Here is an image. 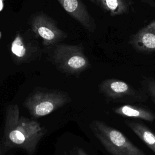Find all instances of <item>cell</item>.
<instances>
[{"instance_id":"cell-1","label":"cell","mask_w":155,"mask_h":155,"mask_svg":"<svg viewBox=\"0 0 155 155\" xmlns=\"http://www.w3.org/2000/svg\"><path fill=\"white\" fill-rule=\"evenodd\" d=\"M3 143L7 148H20L33 155L38 144L47 132L35 120L20 115L16 104L8 105L5 109Z\"/></svg>"},{"instance_id":"cell-2","label":"cell","mask_w":155,"mask_h":155,"mask_svg":"<svg viewBox=\"0 0 155 155\" xmlns=\"http://www.w3.org/2000/svg\"><path fill=\"white\" fill-rule=\"evenodd\" d=\"M71 101L68 94L62 90L39 88L26 97L24 106L34 118L47 116Z\"/></svg>"},{"instance_id":"cell-3","label":"cell","mask_w":155,"mask_h":155,"mask_svg":"<svg viewBox=\"0 0 155 155\" xmlns=\"http://www.w3.org/2000/svg\"><path fill=\"white\" fill-rule=\"evenodd\" d=\"M50 60L63 73L78 75L90 67L89 59L81 44H58L53 46Z\"/></svg>"},{"instance_id":"cell-4","label":"cell","mask_w":155,"mask_h":155,"mask_svg":"<svg viewBox=\"0 0 155 155\" xmlns=\"http://www.w3.org/2000/svg\"><path fill=\"white\" fill-rule=\"evenodd\" d=\"M90 128L103 147L112 155H146L120 131L101 120H93Z\"/></svg>"},{"instance_id":"cell-5","label":"cell","mask_w":155,"mask_h":155,"mask_svg":"<svg viewBox=\"0 0 155 155\" xmlns=\"http://www.w3.org/2000/svg\"><path fill=\"white\" fill-rule=\"evenodd\" d=\"M29 24L34 36L41 40L44 47H53L68 36L67 33L58 27L57 22L51 17L43 12L32 15Z\"/></svg>"},{"instance_id":"cell-6","label":"cell","mask_w":155,"mask_h":155,"mask_svg":"<svg viewBox=\"0 0 155 155\" xmlns=\"http://www.w3.org/2000/svg\"><path fill=\"white\" fill-rule=\"evenodd\" d=\"M12 57L16 64L28 63L35 60L40 55V48L36 41L18 32L10 47Z\"/></svg>"},{"instance_id":"cell-7","label":"cell","mask_w":155,"mask_h":155,"mask_svg":"<svg viewBox=\"0 0 155 155\" xmlns=\"http://www.w3.org/2000/svg\"><path fill=\"white\" fill-rule=\"evenodd\" d=\"M64 10L85 29L93 32L96 28L95 21L82 0H58Z\"/></svg>"},{"instance_id":"cell-8","label":"cell","mask_w":155,"mask_h":155,"mask_svg":"<svg viewBox=\"0 0 155 155\" xmlns=\"http://www.w3.org/2000/svg\"><path fill=\"white\" fill-rule=\"evenodd\" d=\"M131 44L142 52L155 51V21L137 32L132 39Z\"/></svg>"},{"instance_id":"cell-9","label":"cell","mask_w":155,"mask_h":155,"mask_svg":"<svg viewBox=\"0 0 155 155\" xmlns=\"http://www.w3.org/2000/svg\"><path fill=\"white\" fill-rule=\"evenodd\" d=\"M100 91L105 96L113 98H121L134 93L133 89L127 83L118 79H107L99 85Z\"/></svg>"},{"instance_id":"cell-10","label":"cell","mask_w":155,"mask_h":155,"mask_svg":"<svg viewBox=\"0 0 155 155\" xmlns=\"http://www.w3.org/2000/svg\"><path fill=\"white\" fill-rule=\"evenodd\" d=\"M115 113L125 117H134L152 122L155 119V115L151 111L136 106L125 105L116 108Z\"/></svg>"},{"instance_id":"cell-11","label":"cell","mask_w":155,"mask_h":155,"mask_svg":"<svg viewBox=\"0 0 155 155\" xmlns=\"http://www.w3.org/2000/svg\"><path fill=\"white\" fill-rule=\"evenodd\" d=\"M127 125L155 153V134L144 125L127 121Z\"/></svg>"},{"instance_id":"cell-12","label":"cell","mask_w":155,"mask_h":155,"mask_svg":"<svg viewBox=\"0 0 155 155\" xmlns=\"http://www.w3.org/2000/svg\"><path fill=\"white\" fill-rule=\"evenodd\" d=\"M100 7L111 16L120 15L128 12V3L126 0H99Z\"/></svg>"},{"instance_id":"cell-13","label":"cell","mask_w":155,"mask_h":155,"mask_svg":"<svg viewBox=\"0 0 155 155\" xmlns=\"http://www.w3.org/2000/svg\"><path fill=\"white\" fill-rule=\"evenodd\" d=\"M147 87L152 99L155 103V81L149 79L147 81Z\"/></svg>"},{"instance_id":"cell-14","label":"cell","mask_w":155,"mask_h":155,"mask_svg":"<svg viewBox=\"0 0 155 155\" xmlns=\"http://www.w3.org/2000/svg\"><path fill=\"white\" fill-rule=\"evenodd\" d=\"M143 2L148 4L149 5L155 7V1L154 0H141Z\"/></svg>"},{"instance_id":"cell-15","label":"cell","mask_w":155,"mask_h":155,"mask_svg":"<svg viewBox=\"0 0 155 155\" xmlns=\"http://www.w3.org/2000/svg\"><path fill=\"white\" fill-rule=\"evenodd\" d=\"M76 155H88L83 149L78 148L76 151Z\"/></svg>"},{"instance_id":"cell-16","label":"cell","mask_w":155,"mask_h":155,"mask_svg":"<svg viewBox=\"0 0 155 155\" xmlns=\"http://www.w3.org/2000/svg\"><path fill=\"white\" fill-rule=\"evenodd\" d=\"M89 1H90L92 3L94 4L95 5L100 7V1L99 0H89Z\"/></svg>"},{"instance_id":"cell-17","label":"cell","mask_w":155,"mask_h":155,"mask_svg":"<svg viewBox=\"0 0 155 155\" xmlns=\"http://www.w3.org/2000/svg\"><path fill=\"white\" fill-rule=\"evenodd\" d=\"M4 7V0H0V12L2 10Z\"/></svg>"},{"instance_id":"cell-18","label":"cell","mask_w":155,"mask_h":155,"mask_svg":"<svg viewBox=\"0 0 155 155\" xmlns=\"http://www.w3.org/2000/svg\"><path fill=\"white\" fill-rule=\"evenodd\" d=\"M0 155H1V146H0Z\"/></svg>"}]
</instances>
